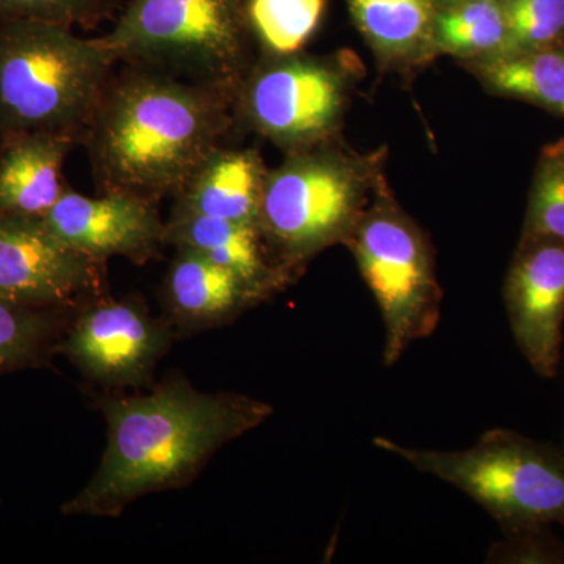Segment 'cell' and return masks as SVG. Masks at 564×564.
<instances>
[{"label": "cell", "instance_id": "d6986e66", "mask_svg": "<svg viewBox=\"0 0 564 564\" xmlns=\"http://www.w3.org/2000/svg\"><path fill=\"white\" fill-rule=\"evenodd\" d=\"M437 57L462 63L488 61L507 51L508 25L502 0H475L437 7L433 29Z\"/></svg>", "mask_w": 564, "mask_h": 564}, {"label": "cell", "instance_id": "44dd1931", "mask_svg": "<svg viewBox=\"0 0 564 564\" xmlns=\"http://www.w3.org/2000/svg\"><path fill=\"white\" fill-rule=\"evenodd\" d=\"M245 20L259 55L303 52L321 28L326 0H243Z\"/></svg>", "mask_w": 564, "mask_h": 564}, {"label": "cell", "instance_id": "52a82bcc", "mask_svg": "<svg viewBox=\"0 0 564 564\" xmlns=\"http://www.w3.org/2000/svg\"><path fill=\"white\" fill-rule=\"evenodd\" d=\"M362 76V63L352 51L259 55L234 93V124L284 154L343 140L345 117Z\"/></svg>", "mask_w": 564, "mask_h": 564}, {"label": "cell", "instance_id": "9c48e42d", "mask_svg": "<svg viewBox=\"0 0 564 564\" xmlns=\"http://www.w3.org/2000/svg\"><path fill=\"white\" fill-rule=\"evenodd\" d=\"M170 343V326L151 317L139 300L96 296L66 326L54 352L98 383L128 388L150 380Z\"/></svg>", "mask_w": 564, "mask_h": 564}, {"label": "cell", "instance_id": "ffe728a7", "mask_svg": "<svg viewBox=\"0 0 564 564\" xmlns=\"http://www.w3.org/2000/svg\"><path fill=\"white\" fill-rule=\"evenodd\" d=\"M65 310L0 300V373L43 366L65 333Z\"/></svg>", "mask_w": 564, "mask_h": 564}, {"label": "cell", "instance_id": "8fae6325", "mask_svg": "<svg viewBox=\"0 0 564 564\" xmlns=\"http://www.w3.org/2000/svg\"><path fill=\"white\" fill-rule=\"evenodd\" d=\"M503 303L519 350L534 373L552 380L562 359L564 242L521 236L505 276Z\"/></svg>", "mask_w": 564, "mask_h": 564}, {"label": "cell", "instance_id": "ac0fdd59", "mask_svg": "<svg viewBox=\"0 0 564 564\" xmlns=\"http://www.w3.org/2000/svg\"><path fill=\"white\" fill-rule=\"evenodd\" d=\"M489 95L564 118V47L462 63Z\"/></svg>", "mask_w": 564, "mask_h": 564}, {"label": "cell", "instance_id": "d4e9b609", "mask_svg": "<svg viewBox=\"0 0 564 564\" xmlns=\"http://www.w3.org/2000/svg\"><path fill=\"white\" fill-rule=\"evenodd\" d=\"M489 563L564 564V543L549 532L547 525L507 530L502 543L494 544Z\"/></svg>", "mask_w": 564, "mask_h": 564}, {"label": "cell", "instance_id": "484cf974", "mask_svg": "<svg viewBox=\"0 0 564 564\" xmlns=\"http://www.w3.org/2000/svg\"><path fill=\"white\" fill-rule=\"evenodd\" d=\"M475 2V0H436L437 7L454 6V3Z\"/></svg>", "mask_w": 564, "mask_h": 564}, {"label": "cell", "instance_id": "9a60e30c", "mask_svg": "<svg viewBox=\"0 0 564 564\" xmlns=\"http://www.w3.org/2000/svg\"><path fill=\"white\" fill-rule=\"evenodd\" d=\"M269 166L252 148H215L192 174L180 195L176 209L259 226L263 187Z\"/></svg>", "mask_w": 564, "mask_h": 564}, {"label": "cell", "instance_id": "e0dca14e", "mask_svg": "<svg viewBox=\"0 0 564 564\" xmlns=\"http://www.w3.org/2000/svg\"><path fill=\"white\" fill-rule=\"evenodd\" d=\"M176 250L163 293L173 321L185 328L220 325L263 302L231 270L217 265L198 252L185 248Z\"/></svg>", "mask_w": 564, "mask_h": 564}, {"label": "cell", "instance_id": "277c9868", "mask_svg": "<svg viewBox=\"0 0 564 564\" xmlns=\"http://www.w3.org/2000/svg\"><path fill=\"white\" fill-rule=\"evenodd\" d=\"M118 58L52 22H0V137L52 132L84 141Z\"/></svg>", "mask_w": 564, "mask_h": 564}, {"label": "cell", "instance_id": "603a6c76", "mask_svg": "<svg viewBox=\"0 0 564 564\" xmlns=\"http://www.w3.org/2000/svg\"><path fill=\"white\" fill-rule=\"evenodd\" d=\"M507 54L564 47V0H502Z\"/></svg>", "mask_w": 564, "mask_h": 564}, {"label": "cell", "instance_id": "4fadbf2b", "mask_svg": "<svg viewBox=\"0 0 564 564\" xmlns=\"http://www.w3.org/2000/svg\"><path fill=\"white\" fill-rule=\"evenodd\" d=\"M165 242L192 250L231 270L261 296L269 299L295 278L274 261L256 225L204 217L173 207L165 221Z\"/></svg>", "mask_w": 564, "mask_h": 564}, {"label": "cell", "instance_id": "30bf717a", "mask_svg": "<svg viewBox=\"0 0 564 564\" xmlns=\"http://www.w3.org/2000/svg\"><path fill=\"white\" fill-rule=\"evenodd\" d=\"M106 263L63 243L43 217L0 212V300L74 306L102 291Z\"/></svg>", "mask_w": 564, "mask_h": 564}, {"label": "cell", "instance_id": "3957f363", "mask_svg": "<svg viewBox=\"0 0 564 564\" xmlns=\"http://www.w3.org/2000/svg\"><path fill=\"white\" fill-rule=\"evenodd\" d=\"M388 150L359 152L344 140L291 152L270 169L259 229L274 261L295 281L321 252L344 245L388 182Z\"/></svg>", "mask_w": 564, "mask_h": 564}, {"label": "cell", "instance_id": "2e32d148", "mask_svg": "<svg viewBox=\"0 0 564 564\" xmlns=\"http://www.w3.org/2000/svg\"><path fill=\"white\" fill-rule=\"evenodd\" d=\"M76 144L52 132L0 137V212L44 217L66 191L63 165Z\"/></svg>", "mask_w": 564, "mask_h": 564}, {"label": "cell", "instance_id": "cb8c5ba5", "mask_svg": "<svg viewBox=\"0 0 564 564\" xmlns=\"http://www.w3.org/2000/svg\"><path fill=\"white\" fill-rule=\"evenodd\" d=\"M121 9L122 0H0V22L32 20L93 31Z\"/></svg>", "mask_w": 564, "mask_h": 564}, {"label": "cell", "instance_id": "5bb4252c", "mask_svg": "<svg viewBox=\"0 0 564 564\" xmlns=\"http://www.w3.org/2000/svg\"><path fill=\"white\" fill-rule=\"evenodd\" d=\"M378 69L413 80L437 58L436 0H345Z\"/></svg>", "mask_w": 564, "mask_h": 564}, {"label": "cell", "instance_id": "8992f818", "mask_svg": "<svg viewBox=\"0 0 564 564\" xmlns=\"http://www.w3.org/2000/svg\"><path fill=\"white\" fill-rule=\"evenodd\" d=\"M375 447L469 496L505 532L564 525V447L538 443L513 430L486 432L464 451L408 447L377 436Z\"/></svg>", "mask_w": 564, "mask_h": 564}, {"label": "cell", "instance_id": "5b68a950", "mask_svg": "<svg viewBox=\"0 0 564 564\" xmlns=\"http://www.w3.org/2000/svg\"><path fill=\"white\" fill-rule=\"evenodd\" d=\"M99 40L122 65L232 96L256 58L243 0H131Z\"/></svg>", "mask_w": 564, "mask_h": 564}, {"label": "cell", "instance_id": "7a4b0ae2", "mask_svg": "<svg viewBox=\"0 0 564 564\" xmlns=\"http://www.w3.org/2000/svg\"><path fill=\"white\" fill-rule=\"evenodd\" d=\"M221 88L139 66L115 70L82 143L102 192L176 198L236 128Z\"/></svg>", "mask_w": 564, "mask_h": 564}, {"label": "cell", "instance_id": "7402d4cb", "mask_svg": "<svg viewBox=\"0 0 564 564\" xmlns=\"http://www.w3.org/2000/svg\"><path fill=\"white\" fill-rule=\"evenodd\" d=\"M522 236L564 242V137L545 144L534 166Z\"/></svg>", "mask_w": 564, "mask_h": 564}, {"label": "cell", "instance_id": "6da1fadb", "mask_svg": "<svg viewBox=\"0 0 564 564\" xmlns=\"http://www.w3.org/2000/svg\"><path fill=\"white\" fill-rule=\"evenodd\" d=\"M107 448L90 484L65 514L118 516L147 494L191 484L215 452L258 429L272 404L231 392H199L172 378L151 392L101 397Z\"/></svg>", "mask_w": 564, "mask_h": 564}, {"label": "cell", "instance_id": "7c38bea8", "mask_svg": "<svg viewBox=\"0 0 564 564\" xmlns=\"http://www.w3.org/2000/svg\"><path fill=\"white\" fill-rule=\"evenodd\" d=\"M52 232L93 261L126 258L147 263L165 247V221L158 204L122 192L85 196L66 187L44 215Z\"/></svg>", "mask_w": 564, "mask_h": 564}, {"label": "cell", "instance_id": "ba28073f", "mask_svg": "<svg viewBox=\"0 0 564 564\" xmlns=\"http://www.w3.org/2000/svg\"><path fill=\"white\" fill-rule=\"evenodd\" d=\"M345 247L380 310L383 362L392 367L411 345L432 336L440 325L443 289L432 243L386 182Z\"/></svg>", "mask_w": 564, "mask_h": 564}]
</instances>
